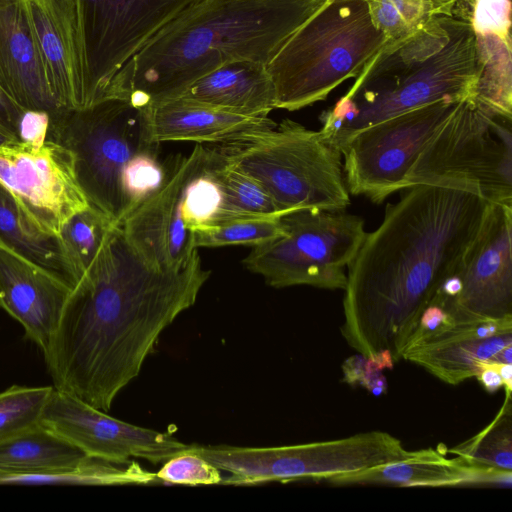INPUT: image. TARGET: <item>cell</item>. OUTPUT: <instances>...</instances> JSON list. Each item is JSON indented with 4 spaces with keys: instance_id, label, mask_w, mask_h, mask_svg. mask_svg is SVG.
<instances>
[{
    "instance_id": "22",
    "label": "cell",
    "mask_w": 512,
    "mask_h": 512,
    "mask_svg": "<svg viewBox=\"0 0 512 512\" xmlns=\"http://www.w3.org/2000/svg\"><path fill=\"white\" fill-rule=\"evenodd\" d=\"M144 110L149 140L156 144H223L273 122L268 116L236 114L181 97L152 103Z\"/></svg>"
},
{
    "instance_id": "27",
    "label": "cell",
    "mask_w": 512,
    "mask_h": 512,
    "mask_svg": "<svg viewBox=\"0 0 512 512\" xmlns=\"http://www.w3.org/2000/svg\"><path fill=\"white\" fill-rule=\"evenodd\" d=\"M476 35L477 83L474 99L512 115V42L494 34Z\"/></svg>"
},
{
    "instance_id": "11",
    "label": "cell",
    "mask_w": 512,
    "mask_h": 512,
    "mask_svg": "<svg viewBox=\"0 0 512 512\" xmlns=\"http://www.w3.org/2000/svg\"><path fill=\"white\" fill-rule=\"evenodd\" d=\"M201 0H71L85 107L162 28Z\"/></svg>"
},
{
    "instance_id": "28",
    "label": "cell",
    "mask_w": 512,
    "mask_h": 512,
    "mask_svg": "<svg viewBox=\"0 0 512 512\" xmlns=\"http://www.w3.org/2000/svg\"><path fill=\"white\" fill-rule=\"evenodd\" d=\"M511 408V395H506L500 411L488 426L447 452L475 468L512 471Z\"/></svg>"
},
{
    "instance_id": "4",
    "label": "cell",
    "mask_w": 512,
    "mask_h": 512,
    "mask_svg": "<svg viewBox=\"0 0 512 512\" xmlns=\"http://www.w3.org/2000/svg\"><path fill=\"white\" fill-rule=\"evenodd\" d=\"M469 16L458 9L440 14L408 36L389 40L322 113L320 131L340 147L356 131L391 116L438 100L473 98L478 71Z\"/></svg>"
},
{
    "instance_id": "23",
    "label": "cell",
    "mask_w": 512,
    "mask_h": 512,
    "mask_svg": "<svg viewBox=\"0 0 512 512\" xmlns=\"http://www.w3.org/2000/svg\"><path fill=\"white\" fill-rule=\"evenodd\" d=\"M178 97L247 116H268L276 100L266 65L248 60L223 64L194 81Z\"/></svg>"
},
{
    "instance_id": "16",
    "label": "cell",
    "mask_w": 512,
    "mask_h": 512,
    "mask_svg": "<svg viewBox=\"0 0 512 512\" xmlns=\"http://www.w3.org/2000/svg\"><path fill=\"white\" fill-rule=\"evenodd\" d=\"M206 146L196 144L185 156L166 166L161 187L123 220L128 242L151 265L162 270H180L190 263L198 248L182 217L185 186L199 165Z\"/></svg>"
},
{
    "instance_id": "19",
    "label": "cell",
    "mask_w": 512,
    "mask_h": 512,
    "mask_svg": "<svg viewBox=\"0 0 512 512\" xmlns=\"http://www.w3.org/2000/svg\"><path fill=\"white\" fill-rule=\"evenodd\" d=\"M512 345V318L455 322L435 340L405 350L402 359L424 368L439 380L458 385L478 374L477 364Z\"/></svg>"
},
{
    "instance_id": "3",
    "label": "cell",
    "mask_w": 512,
    "mask_h": 512,
    "mask_svg": "<svg viewBox=\"0 0 512 512\" xmlns=\"http://www.w3.org/2000/svg\"><path fill=\"white\" fill-rule=\"evenodd\" d=\"M331 1L201 0L125 63L104 98L146 107L178 97L228 62L267 65L288 38Z\"/></svg>"
},
{
    "instance_id": "36",
    "label": "cell",
    "mask_w": 512,
    "mask_h": 512,
    "mask_svg": "<svg viewBox=\"0 0 512 512\" xmlns=\"http://www.w3.org/2000/svg\"><path fill=\"white\" fill-rule=\"evenodd\" d=\"M511 0H475L470 22L475 34L511 37Z\"/></svg>"
},
{
    "instance_id": "18",
    "label": "cell",
    "mask_w": 512,
    "mask_h": 512,
    "mask_svg": "<svg viewBox=\"0 0 512 512\" xmlns=\"http://www.w3.org/2000/svg\"><path fill=\"white\" fill-rule=\"evenodd\" d=\"M0 86L24 110L51 115L55 100L24 0H0Z\"/></svg>"
},
{
    "instance_id": "5",
    "label": "cell",
    "mask_w": 512,
    "mask_h": 512,
    "mask_svg": "<svg viewBox=\"0 0 512 512\" xmlns=\"http://www.w3.org/2000/svg\"><path fill=\"white\" fill-rule=\"evenodd\" d=\"M388 41L374 26L367 0H332L266 65L275 109L295 111L325 100L341 83L356 79Z\"/></svg>"
},
{
    "instance_id": "15",
    "label": "cell",
    "mask_w": 512,
    "mask_h": 512,
    "mask_svg": "<svg viewBox=\"0 0 512 512\" xmlns=\"http://www.w3.org/2000/svg\"><path fill=\"white\" fill-rule=\"evenodd\" d=\"M39 423L85 455L111 462L123 463L140 458L153 464L163 463L190 446L171 433L136 426L109 416L54 387Z\"/></svg>"
},
{
    "instance_id": "21",
    "label": "cell",
    "mask_w": 512,
    "mask_h": 512,
    "mask_svg": "<svg viewBox=\"0 0 512 512\" xmlns=\"http://www.w3.org/2000/svg\"><path fill=\"white\" fill-rule=\"evenodd\" d=\"M511 480L512 471L475 468L457 457L446 458L440 449L429 448L413 451L408 458L333 476L325 481L333 485L445 487L483 483L511 486Z\"/></svg>"
},
{
    "instance_id": "7",
    "label": "cell",
    "mask_w": 512,
    "mask_h": 512,
    "mask_svg": "<svg viewBox=\"0 0 512 512\" xmlns=\"http://www.w3.org/2000/svg\"><path fill=\"white\" fill-rule=\"evenodd\" d=\"M466 191L512 205V115L474 98L460 101L422 146L403 187Z\"/></svg>"
},
{
    "instance_id": "40",
    "label": "cell",
    "mask_w": 512,
    "mask_h": 512,
    "mask_svg": "<svg viewBox=\"0 0 512 512\" xmlns=\"http://www.w3.org/2000/svg\"><path fill=\"white\" fill-rule=\"evenodd\" d=\"M498 372L503 380L506 395L512 392V364L495 363Z\"/></svg>"
},
{
    "instance_id": "39",
    "label": "cell",
    "mask_w": 512,
    "mask_h": 512,
    "mask_svg": "<svg viewBox=\"0 0 512 512\" xmlns=\"http://www.w3.org/2000/svg\"><path fill=\"white\" fill-rule=\"evenodd\" d=\"M477 367L479 371L476 378L487 392L494 393L504 386L495 363L479 362Z\"/></svg>"
},
{
    "instance_id": "29",
    "label": "cell",
    "mask_w": 512,
    "mask_h": 512,
    "mask_svg": "<svg viewBox=\"0 0 512 512\" xmlns=\"http://www.w3.org/2000/svg\"><path fill=\"white\" fill-rule=\"evenodd\" d=\"M374 26L388 40L401 39L440 14L457 10L459 2L442 0H367Z\"/></svg>"
},
{
    "instance_id": "8",
    "label": "cell",
    "mask_w": 512,
    "mask_h": 512,
    "mask_svg": "<svg viewBox=\"0 0 512 512\" xmlns=\"http://www.w3.org/2000/svg\"><path fill=\"white\" fill-rule=\"evenodd\" d=\"M48 139L69 150L77 181L90 206L120 226L129 214L123 179L139 153L159 144L149 140L144 107L104 98L50 116Z\"/></svg>"
},
{
    "instance_id": "34",
    "label": "cell",
    "mask_w": 512,
    "mask_h": 512,
    "mask_svg": "<svg viewBox=\"0 0 512 512\" xmlns=\"http://www.w3.org/2000/svg\"><path fill=\"white\" fill-rule=\"evenodd\" d=\"M157 147L136 155L125 170L123 187L129 214L155 193L165 180L167 168L158 160Z\"/></svg>"
},
{
    "instance_id": "37",
    "label": "cell",
    "mask_w": 512,
    "mask_h": 512,
    "mask_svg": "<svg viewBox=\"0 0 512 512\" xmlns=\"http://www.w3.org/2000/svg\"><path fill=\"white\" fill-rule=\"evenodd\" d=\"M50 114L45 111L25 110L20 124V141L41 144L48 139Z\"/></svg>"
},
{
    "instance_id": "43",
    "label": "cell",
    "mask_w": 512,
    "mask_h": 512,
    "mask_svg": "<svg viewBox=\"0 0 512 512\" xmlns=\"http://www.w3.org/2000/svg\"><path fill=\"white\" fill-rule=\"evenodd\" d=\"M475 0H459V3L465 4L469 7L470 11L473 7Z\"/></svg>"
},
{
    "instance_id": "17",
    "label": "cell",
    "mask_w": 512,
    "mask_h": 512,
    "mask_svg": "<svg viewBox=\"0 0 512 512\" xmlns=\"http://www.w3.org/2000/svg\"><path fill=\"white\" fill-rule=\"evenodd\" d=\"M72 288L49 271L0 245V308L47 352Z\"/></svg>"
},
{
    "instance_id": "13",
    "label": "cell",
    "mask_w": 512,
    "mask_h": 512,
    "mask_svg": "<svg viewBox=\"0 0 512 512\" xmlns=\"http://www.w3.org/2000/svg\"><path fill=\"white\" fill-rule=\"evenodd\" d=\"M430 304L457 323L512 318V205L488 204L476 236Z\"/></svg>"
},
{
    "instance_id": "6",
    "label": "cell",
    "mask_w": 512,
    "mask_h": 512,
    "mask_svg": "<svg viewBox=\"0 0 512 512\" xmlns=\"http://www.w3.org/2000/svg\"><path fill=\"white\" fill-rule=\"evenodd\" d=\"M228 164L259 182L279 211L344 210L350 204L342 154L320 130L284 119L219 147Z\"/></svg>"
},
{
    "instance_id": "12",
    "label": "cell",
    "mask_w": 512,
    "mask_h": 512,
    "mask_svg": "<svg viewBox=\"0 0 512 512\" xmlns=\"http://www.w3.org/2000/svg\"><path fill=\"white\" fill-rule=\"evenodd\" d=\"M459 102L438 100L350 135L339 147L349 193L381 203L404 189L405 176L422 146Z\"/></svg>"
},
{
    "instance_id": "25",
    "label": "cell",
    "mask_w": 512,
    "mask_h": 512,
    "mask_svg": "<svg viewBox=\"0 0 512 512\" xmlns=\"http://www.w3.org/2000/svg\"><path fill=\"white\" fill-rule=\"evenodd\" d=\"M156 473L147 471L135 461L111 462L86 456L75 465L33 472L0 470V485H128L148 484Z\"/></svg>"
},
{
    "instance_id": "44",
    "label": "cell",
    "mask_w": 512,
    "mask_h": 512,
    "mask_svg": "<svg viewBox=\"0 0 512 512\" xmlns=\"http://www.w3.org/2000/svg\"><path fill=\"white\" fill-rule=\"evenodd\" d=\"M442 1L459 2V0H442Z\"/></svg>"
},
{
    "instance_id": "41",
    "label": "cell",
    "mask_w": 512,
    "mask_h": 512,
    "mask_svg": "<svg viewBox=\"0 0 512 512\" xmlns=\"http://www.w3.org/2000/svg\"><path fill=\"white\" fill-rule=\"evenodd\" d=\"M486 362L512 364V345L504 347Z\"/></svg>"
},
{
    "instance_id": "31",
    "label": "cell",
    "mask_w": 512,
    "mask_h": 512,
    "mask_svg": "<svg viewBox=\"0 0 512 512\" xmlns=\"http://www.w3.org/2000/svg\"><path fill=\"white\" fill-rule=\"evenodd\" d=\"M115 227L107 215L92 206L73 214L62 225L59 237L81 277Z\"/></svg>"
},
{
    "instance_id": "30",
    "label": "cell",
    "mask_w": 512,
    "mask_h": 512,
    "mask_svg": "<svg viewBox=\"0 0 512 512\" xmlns=\"http://www.w3.org/2000/svg\"><path fill=\"white\" fill-rule=\"evenodd\" d=\"M218 174L223 205L217 225L239 218L284 215L264 187L251 176L228 164L224 155Z\"/></svg>"
},
{
    "instance_id": "2",
    "label": "cell",
    "mask_w": 512,
    "mask_h": 512,
    "mask_svg": "<svg viewBox=\"0 0 512 512\" xmlns=\"http://www.w3.org/2000/svg\"><path fill=\"white\" fill-rule=\"evenodd\" d=\"M388 204L347 268L342 336L384 369L402 359L423 311L476 236L488 202L415 185Z\"/></svg>"
},
{
    "instance_id": "32",
    "label": "cell",
    "mask_w": 512,
    "mask_h": 512,
    "mask_svg": "<svg viewBox=\"0 0 512 512\" xmlns=\"http://www.w3.org/2000/svg\"><path fill=\"white\" fill-rule=\"evenodd\" d=\"M286 233L281 216L239 218L194 234L199 247L245 245L257 247Z\"/></svg>"
},
{
    "instance_id": "26",
    "label": "cell",
    "mask_w": 512,
    "mask_h": 512,
    "mask_svg": "<svg viewBox=\"0 0 512 512\" xmlns=\"http://www.w3.org/2000/svg\"><path fill=\"white\" fill-rule=\"evenodd\" d=\"M86 456L39 422L0 442L1 471L57 469L75 465Z\"/></svg>"
},
{
    "instance_id": "35",
    "label": "cell",
    "mask_w": 512,
    "mask_h": 512,
    "mask_svg": "<svg viewBox=\"0 0 512 512\" xmlns=\"http://www.w3.org/2000/svg\"><path fill=\"white\" fill-rule=\"evenodd\" d=\"M156 479L194 486L221 484L223 476L220 469L188 448L163 462L156 473Z\"/></svg>"
},
{
    "instance_id": "9",
    "label": "cell",
    "mask_w": 512,
    "mask_h": 512,
    "mask_svg": "<svg viewBox=\"0 0 512 512\" xmlns=\"http://www.w3.org/2000/svg\"><path fill=\"white\" fill-rule=\"evenodd\" d=\"M285 235L253 247L243 259L249 271L274 288L308 285L345 289L347 268L366 236L353 214L302 208L281 216Z\"/></svg>"
},
{
    "instance_id": "24",
    "label": "cell",
    "mask_w": 512,
    "mask_h": 512,
    "mask_svg": "<svg viewBox=\"0 0 512 512\" xmlns=\"http://www.w3.org/2000/svg\"><path fill=\"white\" fill-rule=\"evenodd\" d=\"M0 245L49 271L71 288L81 278L59 235L41 229L1 182Z\"/></svg>"
},
{
    "instance_id": "38",
    "label": "cell",
    "mask_w": 512,
    "mask_h": 512,
    "mask_svg": "<svg viewBox=\"0 0 512 512\" xmlns=\"http://www.w3.org/2000/svg\"><path fill=\"white\" fill-rule=\"evenodd\" d=\"M22 109L0 86V127L20 141ZM21 142V141H20Z\"/></svg>"
},
{
    "instance_id": "1",
    "label": "cell",
    "mask_w": 512,
    "mask_h": 512,
    "mask_svg": "<svg viewBox=\"0 0 512 512\" xmlns=\"http://www.w3.org/2000/svg\"><path fill=\"white\" fill-rule=\"evenodd\" d=\"M210 274L198 253L180 270L156 268L115 227L72 288L44 354L53 387L108 412Z\"/></svg>"
},
{
    "instance_id": "33",
    "label": "cell",
    "mask_w": 512,
    "mask_h": 512,
    "mask_svg": "<svg viewBox=\"0 0 512 512\" xmlns=\"http://www.w3.org/2000/svg\"><path fill=\"white\" fill-rule=\"evenodd\" d=\"M52 390L12 385L0 392V442L37 424Z\"/></svg>"
},
{
    "instance_id": "14",
    "label": "cell",
    "mask_w": 512,
    "mask_h": 512,
    "mask_svg": "<svg viewBox=\"0 0 512 512\" xmlns=\"http://www.w3.org/2000/svg\"><path fill=\"white\" fill-rule=\"evenodd\" d=\"M0 182L51 234L59 235L69 217L90 206L77 181L71 153L50 139L1 146Z\"/></svg>"
},
{
    "instance_id": "10",
    "label": "cell",
    "mask_w": 512,
    "mask_h": 512,
    "mask_svg": "<svg viewBox=\"0 0 512 512\" xmlns=\"http://www.w3.org/2000/svg\"><path fill=\"white\" fill-rule=\"evenodd\" d=\"M221 471V484L246 485L302 479L326 480L408 458L401 441L387 432L358 433L337 440L276 447L190 445Z\"/></svg>"
},
{
    "instance_id": "20",
    "label": "cell",
    "mask_w": 512,
    "mask_h": 512,
    "mask_svg": "<svg viewBox=\"0 0 512 512\" xmlns=\"http://www.w3.org/2000/svg\"><path fill=\"white\" fill-rule=\"evenodd\" d=\"M50 87L61 108L85 107L71 0H24Z\"/></svg>"
},
{
    "instance_id": "42",
    "label": "cell",
    "mask_w": 512,
    "mask_h": 512,
    "mask_svg": "<svg viewBox=\"0 0 512 512\" xmlns=\"http://www.w3.org/2000/svg\"><path fill=\"white\" fill-rule=\"evenodd\" d=\"M17 142L20 141H18L13 135H11L9 132L0 127V147Z\"/></svg>"
}]
</instances>
